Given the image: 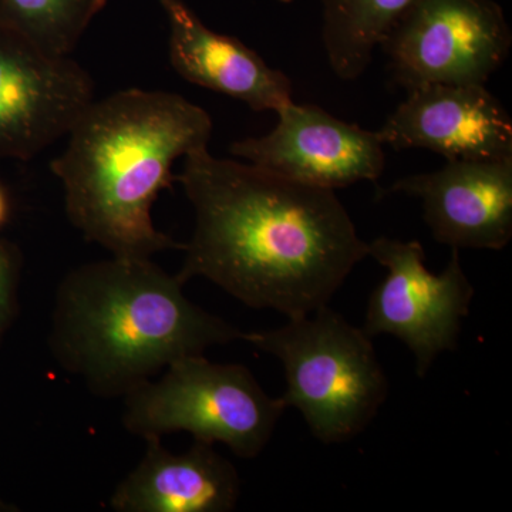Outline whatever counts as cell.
<instances>
[{
	"instance_id": "6da1fadb",
	"label": "cell",
	"mask_w": 512,
	"mask_h": 512,
	"mask_svg": "<svg viewBox=\"0 0 512 512\" xmlns=\"http://www.w3.org/2000/svg\"><path fill=\"white\" fill-rule=\"evenodd\" d=\"M177 175L194 210L178 278H204L244 305L288 319L311 315L367 256L335 191L249 163L185 156Z\"/></svg>"
},
{
	"instance_id": "7a4b0ae2",
	"label": "cell",
	"mask_w": 512,
	"mask_h": 512,
	"mask_svg": "<svg viewBox=\"0 0 512 512\" xmlns=\"http://www.w3.org/2000/svg\"><path fill=\"white\" fill-rule=\"evenodd\" d=\"M211 134L210 114L177 93L127 89L94 99L50 164L73 227L119 258L183 251L151 210L177 183L175 161L208 148Z\"/></svg>"
},
{
	"instance_id": "3957f363",
	"label": "cell",
	"mask_w": 512,
	"mask_h": 512,
	"mask_svg": "<svg viewBox=\"0 0 512 512\" xmlns=\"http://www.w3.org/2000/svg\"><path fill=\"white\" fill-rule=\"evenodd\" d=\"M153 259L79 266L56 292L49 345L94 396L124 397L183 357L241 340L242 332L185 296Z\"/></svg>"
},
{
	"instance_id": "277c9868",
	"label": "cell",
	"mask_w": 512,
	"mask_h": 512,
	"mask_svg": "<svg viewBox=\"0 0 512 512\" xmlns=\"http://www.w3.org/2000/svg\"><path fill=\"white\" fill-rule=\"evenodd\" d=\"M241 340L282 363V402L299 410L320 443L355 439L386 402L389 380L372 338L329 305L282 328L242 332Z\"/></svg>"
},
{
	"instance_id": "5b68a950",
	"label": "cell",
	"mask_w": 512,
	"mask_h": 512,
	"mask_svg": "<svg viewBox=\"0 0 512 512\" xmlns=\"http://www.w3.org/2000/svg\"><path fill=\"white\" fill-rule=\"evenodd\" d=\"M124 399L123 426L144 440L173 433L258 457L288 407L268 396L247 366L214 363L204 355L175 360Z\"/></svg>"
},
{
	"instance_id": "8992f818",
	"label": "cell",
	"mask_w": 512,
	"mask_h": 512,
	"mask_svg": "<svg viewBox=\"0 0 512 512\" xmlns=\"http://www.w3.org/2000/svg\"><path fill=\"white\" fill-rule=\"evenodd\" d=\"M367 256L387 275L370 295L362 329L370 338L389 335L404 343L423 379L441 353L457 349L473 303L474 286L461 265L460 249L451 248L439 275L427 268L419 241L376 238L367 242Z\"/></svg>"
},
{
	"instance_id": "52a82bcc",
	"label": "cell",
	"mask_w": 512,
	"mask_h": 512,
	"mask_svg": "<svg viewBox=\"0 0 512 512\" xmlns=\"http://www.w3.org/2000/svg\"><path fill=\"white\" fill-rule=\"evenodd\" d=\"M512 32L494 0H419L382 43L394 82L484 84L507 62Z\"/></svg>"
},
{
	"instance_id": "ba28073f",
	"label": "cell",
	"mask_w": 512,
	"mask_h": 512,
	"mask_svg": "<svg viewBox=\"0 0 512 512\" xmlns=\"http://www.w3.org/2000/svg\"><path fill=\"white\" fill-rule=\"evenodd\" d=\"M278 124L262 137L235 141L232 156L289 180L338 190L359 181H376L384 170L377 131L336 119L313 104H286Z\"/></svg>"
},
{
	"instance_id": "9c48e42d",
	"label": "cell",
	"mask_w": 512,
	"mask_h": 512,
	"mask_svg": "<svg viewBox=\"0 0 512 512\" xmlns=\"http://www.w3.org/2000/svg\"><path fill=\"white\" fill-rule=\"evenodd\" d=\"M96 99L90 74L70 56L0 36V150L32 157L67 136Z\"/></svg>"
},
{
	"instance_id": "30bf717a",
	"label": "cell",
	"mask_w": 512,
	"mask_h": 512,
	"mask_svg": "<svg viewBox=\"0 0 512 512\" xmlns=\"http://www.w3.org/2000/svg\"><path fill=\"white\" fill-rule=\"evenodd\" d=\"M394 150L424 148L447 161L512 157V120L484 84H427L377 130Z\"/></svg>"
},
{
	"instance_id": "8fae6325",
	"label": "cell",
	"mask_w": 512,
	"mask_h": 512,
	"mask_svg": "<svg viewBox=\"0 0 512 512\" xmlns=\"http://www.w3.org/2000/svg\"><path fill=\"white\" fill-rule=\"evenodd\" d=\"M419 198L439 244L500 251L512 238V157L447 161L440 170L400 178L386 191Z\"/></svg>"
},
{
	"instance_id": "7c38bea8",
	"label": "cell",
	"mask_w": 512,
	"mask_h": 512,
	"mask_svg": "<svg viewBox=\"0 0 512 512\" xmlns=\"http://www.w3.org/2000/svg\"><path fill=\"white\" fill-rule=\"evenodd\" d=\"M167 16L171 66L184 80L247 104L279 111L292 100V83L235 37L214 32L181 0H161Z\"/></svg>"
},
{
	"instance_id": "4fadbf2b",
	"label": "cell",
	"mask_w": 512,
	"mask_h": 512,
	"mask_svg": "<svg viewBox=\"0 0 512 512\" xmlns=\"http://www.w3.org/2000/svg\"><path fill=\"white\" fill-rule=\"evenodd\" d=\"M146 453L114 493L117 512H229L241 497L237 468L202 441L173 453L163 440H147Z\"/></svg>"
},
{
	"instance_id": "5bb4252c",
	"label": "cell",
	"mask_w": 512,
	"mask_h": 512,
	"mask_svg": "<svg viewBox=\"0 0 512 512\" xmlns=\"http://www.w3.org/2000/svg\"><path fill=\"white\" fill-rule=\"evenodd\" d=\"M419 0H322V42L332 72L353 82Z\"/></svg>"
},
{
	"instance_id": "9a60e30c",
	"label": "cell",
	"mask_w": 512,
	"mask_h": 512,
	"mask_svg": "<svg viewBox=\"0 0 512 512\" xmlns=\"http://www.w3.org/2000/svg\"><path fill=\"white\" fill-rule=\"evenodd\" d=\"M10 28L43 52L70 56L107 0H2Z\"/></svg>"
},
{
	"instance_id": "2e32d148",
	"label": "cell",
	"mask_w": 512,
	"mask_h": 512,
	"mask_svg": "<svg viewBox=\"0 0 512 512\" xmlns=\"http://www.w3.org/2000/svg\"><path fill=\"white\" fill-rule=\"evenodd\" d=\"M18 279V258L0 242V339L15 315Z\"/></svg>"
},
{
	"instance_id": "e0dca14e",
	"label": "cell",
	"mask_w": 512,
	"mask_h": 512,
	"mask_svg": "<svg viewBox=\"0 0 512 512\" xmlns=\"http://www.w3.org/2000/svg\"><path fill=\"white\" fill-rule=\"evenodd\" d=\"M6 217H8V200H6V195L3 194L2 188H0V227L6 221Z\"/></svg>"
},
{
	"instance_id": "ac0fdd59",
	"label": "cell",
	"mask_w": 512,
	"mask_h": 512,
	"mask_svg": "<svg viewBox=\"0 0 512 512\" xmlns=\"http://www.w3.org/2000/svg\"><path fill=\"white\" fill-rule=\"evenodd\" d=\"M278 2H281V3H292L293 0H278Z\"/></svg>"
}]
</instances>
